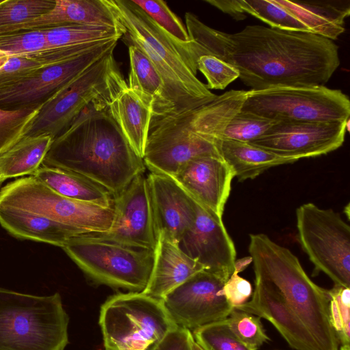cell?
I'll use <instances>...</instances> for the list:
<instances>
[{
	"label": "cell",
	"mask_w": 350,
	"mask_h": 350,
	"mask_svg": "<svg viewBox=\"0 0 350 350\" xmlns=\"http://www.w3.org/2000/svg\"><path fill=\"white\" fill-rule=\"evenodd\" d=\"M185 23L189 37L185 53L191 67L196 69L198 57L214 55L234 67L250 90L325 85L340 63L334 41L312 33L247 25L228 33L189 12Z\"/></svg>",
	"instance_id": "cell-1"
},
{
	"label": "cell",
	"mask_w": 350,
	"mask_h": 350,
	"mask_svg": "<svg viewBox=\"0 0 350 350\" xmlns=\"http://www.w3.org/2000/svg\"><path fill=\"white\" fill-rule=\"evenodd\" d=\"M255 275L250 301L236 309L270 322L295 350H339L328 290L315 284L288 249L262 233L250 234Z\"/></svg>",
	"instance_id": "cell-2"
},
{
	"label": "cell",
	"mask_w": 350,
	"mask_h": 350,
	"mask_svg": "<svg viewBox=\"0 0 350 350\" xmlns=\"http://www.w3.org/2000/svg\"><path fill=\"white\" fill-rule=\"evenodd\" d=\"M42 165L83 175L113 197L146 169L111 117L108 105L99 102L88 105L53 139Z\"/></svg>",
	"instance_id": "cell-3"
},
{
	"label": "cell",
	"mask_w": 350,
	"mask_h": 350,
	"mask_svg": "<svg viewBox=\"0 0 350 350\" xmlns=\"http://www.w3.org/2000/svg\"><path fill=\"white\" fill-rule=\"evenodd\" d=\"M124 27L123 38L151 61L163 81L174 115L196 109L215 100L181 55L176 42L131 0H107Z\"/></svg>",
	"instance_id": "cell-4"
},
{
	"label": "cell",
	"mask_w": 350,
	"mask_h": 350,
	"mask_svg": "<svg viewBox=\"0 0 350 350\" xmlns=\"http://www.w3.org/2000/svg\"><path fill=\"white\" fill-rule=\"evenodd\" d=\"M225 126L220 118L200 109L152 120L143 157L146 167L172 177L193 158L221 157Z\"/></svg>",
	"instance_id": "cell-5"
},
{
	"label": "cell",
	"mask_w": 350,
	"mask_h": 350,
	"mask_svg": "<svg viewBox=\"0 0 350 350\" xmlns=\"http://www.w3.org/2000/svg\"><path fill=\"white\" fill-rule=\"evenodd\" d=\"M68 323L59 293L37 296L0 288V349L64 350Z\"/></svg>",
	"instance_id": "cell-6"
},
{
	"label": "cell",
	"mask_w": 350,
	"mask_h": 350,
	"mask_svg": "<svg viewBox=\"0 0 350 350\" xmlns=\"http://www.w3.org/2000/svg\"><path fill=\"white\" fill-rule=\"evenodd\" d=\"M99 325L105 350H152L178 327L162 299L133 291L109 297L100 307Z\"/></svg>",
	"instance_id": "cell-7"
},
{
	"label": "cell",
	"mask_w": 350,
	"mask_h": 350,
	"mask_svg": "<svg viewBox=\"0 0 350 350\" xmlns=\"http://www.w3.org/2000/svg\"><path fill=\"white\" fill-rule=\"evenodd\" d=\"M113 51L96 61L46 102L27 126L23 137L48 135L53 139L92 103L109 105L116 94L127 86Z\"/></svg>",
	"instance_id": "cell-8"
},
{
	"label": "cell",
	"mask_w": 350,
	"mask_h": 350,
	"mask_svg": "<svg viewBox=\"0 0 350 350\" xmlns=\"http://www.w3.org/2000/svg\"><path fill=\"white\" fill-rule=\"evenodd\" d=\"M62 248L95 283L133 292H142L148 283L154 250L87 239L79 234Z\"/></svg>",
	"instance_id": "cell-9"
},
{
	"label": "cell",
	"mask_w": 350,
	"mask_h": 350,
	"mask_svg": "<svg viewBox=\"0 0 350 350\" xmlns=\"http://www.w3.org/2000/svg\"><path fill=\"white\" fill-rule=\"evenodd\" d=\"M241 110L275 121H347L350 102L341 90L325 85L278 87L247 91Z\"/></svg>",
	"instance_id": "cell-10"
},
{
	"label": "cell",
	"mask_w": 350,
	"mask_h": 350,
	"mask_svg": "<svg viewBox=\"0 0 350 350\" xmlns=\"http://www.w3.org/2000/svg\"><path fill=\"white\" fill-rule=\"evenodd\" d=\"M297 236L314 266L334 284L350 288V227L332 209L306 203L296 210Z\"/></svg>",
	"instance_id": "cell-11"
},
{
	"label": "cell",
	"mask_w": 350,
	"mask_h": 350,
	"mask_svg": "<svg viewBox=\"0 0 350 350\" xmlns=\"http://www.w3.org/2000/svg\"><path fill=\"white\" fill-rule=\"evenodd\" d=\"M0 206L27 211L87 232L109 230L114 217L113 207L62 196L32 176L18 178L2 187Z\"/></svg>",
	"instance_id": "cell-12"
},
{
	"label": "cell",
	"mask_w": 350,
	"mask_h": 350,
	"mask_svg": "<svg viewBox=\"0 0 350 350\" xmlns=\"http://www.w3.org/2000/svg\"><path fill=\"white\" fill-rule=\"evenodd\" d=\"M119 39L100 41L81 55L44 66L16 83L0 90V109L40 108L88 67L113 51Z\"/></svg>",
	"instance_id": "cell-13"
},
{
	"label": "cell",
	"mask_w": 350,
	"mask_h": 350,
	"mask_svg": "<svg viewBox=\"0 0 350 350\" xmlns=\"http://www.w3.org/2000/svg\"><path fill=\"white\" fill-rule=\"evenodd\" d=\"M114 217L109 230L88 232L79 237L131 247L154 250L158 235L144 173L137 176L113 201Z\"/></svg>",
	"instance_id": "cell-14"
},
{
	"label": "cell",
	"mask_w": 350,
	"mask_h": 350,
	"mask_svg": "<svg viewBox=\"0 0 350 350\" xmlns=\"http://www.w3.org/2000/svg\"><path fill=\"white\" fill-rule=\"evenodd\" d=\"M347 121H278L249 142L278 155L300 159L326 154L340 148L348 131Z\"/></svg>",
	"instance_id": "cell-15"
},
{
	"label": "cell",
	"mask_w": 350,
	"mask_h": 350,
	"mask_svg": "<svg viewBox=\"0 0 350 350\" xmlns=\"http://www.w3.org/2000/svg\"><path fill=\"white\" fill-rule=\"evenodd\" d=\"M225 282L203 270L189 278L162 301L176 325L192 332L228 317L234 308L221 293Z\"/></svg>",
	"instance_id": "cell-16"
},
{
	"label": "cell",
	"mask_w": 350,
	"mask_h": 350,
	"mask_svg": "<svg viewBox=\"0 0 350 350\" xmlns=\"http://www.w3.org/2000/svg\"><path fill=\"white\" fill-rule=\"evenodd\" d=\"M178 244L204 271L225 282L234 269L237 252L222 219L211 215L197 203L195 220Z\"/></svg>",
	"instance_id": "cell-17"
},
{
	"label": "cell",
	"mask_w": 350,
	"mask_h": 350,
	"mask_svg": "<svg viewBox=\"0 0 350 350\" xmlns=\"http://www.w3.org/2000/svg\"><path fill=\"white\" fill-rule=\"evenodd\" d=\"M234 177L230 165L215 156L193 158L172 176L197 204L219 219Z\"/></svg>",
	"instance_id": "cell-18"
},
{
	"label": "cell",
	"mask_w": 350,
	"mask_h": 350,
	"mask_svg": "<svg viewBox=\"0 0 350 350\" xmlns=\"http://www.w3.org/2000/svg\"><path fill=\"white\" fill-rule=\"evenodd\" d=\"M146 178L157 235L178 243L195 220L196 202L169 176L150 172Z\"/></svg>",
	"instance_id": "cell-19"
},
{
	"label": "cell",
	"mask_w": 350,
	"mask_h": 350,
	"mask_svg": "<svg viewBox=\"0 0 350 350\" xmlns=\"http://www.w3.org/2000/svg\"><path fill=\"white\" fill-rule=\"evenodd\" d=\"M72 25L109 27L126 31L107 0H55L51 11L12 31L44 30Z\"/></svg>",
	"instance_id": "cell-20"
},
{
	"label": "cell",
	"mask_w": 350,
	"mask_h": 350,
	"mask_svg": "<svg viewBox=\"0 0 350 350\" xmlns=\"http://www.w3.org/2000/svg\"><path fill=\"white\" fill-rule=\"evenodd\" d=\"M204 268L189 257L179 244L164 233L158 236L154 263L148 283L142 291L151 297L163 299Z\"/></svg>",
	"instance_id": "cell-21"
},
{
	"label": "cell",
	"mask_w": 350,
	"mask_h": 350,
	"mask_svg": "<svg viewBox=\"0 0 350 350\" xmlns=\"http://www.w3.org/2000/svg\"><path fill=\"white\" fill-rule=\"evenodd\" d=\"M0 224L12 236L62 247L73 237L88 232L27 211L0 206Z\"/></svg>",
	"instance_id": "cell-22"
},
{
	"label": "cell",
	"mask_w": 350,
	"mask_h": 350,
	"mask_svg": "<svg viewBox=\"0 0 350 350\" xmlns=\"http://www.w3.org/2000/svg\"><path fill=\"white\" fill-rule=\"evenodd\" d=\"M129 53L128 88L150 109L152 120L174 115L172 104L157 69L137 46L129 44Z\"/></svg>",
	"instance_id": "cell-23"
},
{
	"label": "cell",
	"mask_w": 350,
	"mask_h": 350,
	"mask_svg": "<svg viewBox=\"0 0 350 350\" xmlns=\"http://www.w3.org/2000/svg\"><path fill=\"white\" fill-rule=\"evenodd\" d=\"M277 3L294 15L310 33L334 40L345 31L349 1H286Z\"/></svg>",
	"instance_id": "cell-24"
},
{
	"label": "cell",
	"mask_w": 350,
	"mask_h": 350,
	"mask_svg": "<svg viewBox=\"0 0 350 350\" xmlns=\"http://www.w3.org/2000/svg\"><path fill=\"white\" fill-rule=\"evenodd\" d=\"M108 109L132 148L143 159L152 118L150 109L127 85L116 94Z\"/></svg>",
	"instance_id": "cell-25"
},
{
	"label": "cell",
	"mask_w": 350,
	"mask_h": 350,
	"mask_svg": "<svg viewBox=\"0 0 350 350\" xmlns=\"http://www.w3.org/2000/svg\"><path fill=\"white\" fill-rule=\"evenodd\" d=\"M31 176L62 196L102 207H113L112 193L80 174L42 165Z\"/></svg>",
	"instance_id": "cell-26"
},
{
	"label": "cell",
	"mask_w": 350,
	"mask_h": 350,
	"mask_svg": "<svg viewBox=\"0 0 350 350\" xmlns=\"http://www.w3.org/2000/svg\"><path fill=\"white\" fill-rule=\"evenodd\" d=\"M219 150L221 157L230 165L239 181L253 179L272 167L297 161L249 142L222 139L219 142Z\"/></svg>",
	"instance_id": "cell-27"
},
{
	"label": "cell",
	"mask_w": 350,
	"mask_h": 350,
	"mask_svg": "<svg viewBox=\"0 0 350 350\" xmlns=\"http://www.w3.org/2000/svg\"><path fill=\"white\" fill-rule=\"evenodd\" d=\"M52 141L48 135L23 137L0 154V184L8 178L31 176L42 165Z\"/></svg>",
	"instance_id": "cell-28"
},
{
	"label": "cell",
	"mask_w": 350,
	"mask_h": 350,
	"mask_svg": "<svg viewBox=\"0 0 350 350\" xmlns=\"http://www.w3.org/2000/svg\"><path fill=\"white\" fill-rule=\"evenodd\" d=\"M240 8L270 27L284 31L308 32L310 30L276 0H237Z\"/></svg>",
	"instance_id": "cell-29"
},
{
	"label": "cell",
	"mask_w": 350,
	"mask_h": 350,
	"mask_svg": "<svg viewBox=\"0 0 350 350\" xmlns=\"http://www.w3.org/2000/svg\"><path fill=\"white\" fill-rule=\"evenodd\" d=\"M55 4V0L0 1V33L36 19L51 11Z\"/></svg>",
	"instance_id": "cell-30"
},
{
	"label": "cell",
	"mask_w": 350,
	"mask_h": 350,
	"mask_svg": "<svg viewBox=\"0 0 350 350\" xmlns=\"http://www.w3.org/2000/svg\"><path fill=\"white\" fill-rule=\"evenodd\" d=\"M191 334L203 350H257L243 343L232 334L226 319L198 327Z\"/></svg>",
	"instance_id": "cell-31"
},
{
	"label": "cell",
	"mask_w": 350,
	"mask_h": 350,
	"mask_svg": "<svg viewBox=\"0 0 350 350\" xmlns=\"http://www.w3.org/2000/svg\"><path fill=\"white\" fill-rule=\"evenodd\" d=\"M139 7L177 44L178 48L189 42V37L180 18L163 0H131Z\"/></svg>",
	"instance_id": "cell-32"
},
{
	"label": "cell",
	"mask_w": 350,
	"mask_h": 350,
	"mask_svg": "<svg viewBox=\"0 0 350 350\" xmlns=\"http://www.w3.org/2000/svg\"><path fill=\"white\" fill-rule=\"evenodd\" d=\"M277 122L240 110L225 127L221 139L250 142L263 135Z\"/></svg>",
	"instance_id": "cell-33"
},
{
	"label": "cell",
	"mask_w": 350,
	"mask_h": 350,
	"mask_svg": "<svg viewBox=\"0 0 350 350\" xmlns=\"http://www.w3.org/2000/svg\"><path fill=\"white\" fill-rule=\"evenodd\" d=\"M329 319L340 345H350V288L334 284L328 290Z\"/></svg>",
	"instance_id": "cell-34"
},
{
	"label": "cell",
	"mask_w": 350,
	"mask_h": 350,
	"mask_svg": "<svg viewBox=\"0 0 350 350\" xmlns=\"http://www.w3.org/2000/svg\"><path fill=\"white\" fill-rule=\"evenodd\" d=\"M259 317L234 308L226 319L232 334L243 343L258 349L270 338Z\"/></svg>",
	"instance_id": "cell-35"
},
{
	"label": "cell",
	"mask_w": 350,
	"mask_h": 350,
	"mask_svg": "<svg viewBox=\"0 0 350 350\" xmlns=\"http://www.w3.org/2000/svg\"><path fill=\"white\" fill-rule=\"evenodd\" d=\"M47 48L44 30H17L0 33V51L11 56L25 55Z\"/></svg>",
	"instance_id": "cell-36"
},
{
	"label": "cell",
	"mask_w": 350,
	"mask_h": 350,
	"mask_svg": "<svg viewBox=\"0 0 350 350\" xmlns=\"http://www.w3.org/2000/svg\"><path fill=\"white\" fill-rule=\"evenodd\" d=\"M39 109H0V154L11 148L23 137L27 126L36 116Z\"/></svg>",
	"instance_id": "cell-37"
},
{
	"label": "cell",
	"mask_w": 350,
	"mask_h": 350,
	"mask_svg": "<svg viewBox=\"0 0 350 350\" xmlns=\"http://www.w3.org/2000/svg\"><path fill=\"white\" fill-rule=\"evenodd\" d=\"M196 67L205 77L208 90H224L239 76L234 67L211 55L198 57Z\"/></svg>",
	"instance_id": "cell-38"
},
{
	"label": "cell",
	"mask_w": 350,
	"mask_h": 350,
	"mask_svg": "<svg viewBox=\"0 0 350 350\" xmlns=\"http://www.w3.org/2000/svg\"><path fill=\"white\" fill-rule=\"evenodd\" d=\"M46 66L29 55L11 56L0 66V90L12 85Z\"/></svg>",
	"instance_id": "cell-39"
},
{
	"label": "cell",
	"mask_w": 350,
	"mask_h": 350,
	"mask_svg": "<svg viewBox=\"0 0 350 350\" xmlns=\"http://www.w3.org/2000/svg\"><path fill=\"white\" fill-rule=\"evenodd\" d=\"M239 273L234 269L221 290V295L233 308L241 306L249 301L253 293L251 283L241 277Z\"/></svg>",
	"instance_id": "cell-40"
},
{
	"label": "cell",
	"mask_w": 350,
	"mask_h": 350,
	"mask_svg": "<svg viewBox=\"0 0 350 350\" xmlns=\"http://www.w3.org/2000/svg\"><path fill=\"white\" fill-rule=\"evenodd\" d=\"M191 332L178 327L170 332L152 350H191L190 340Z\"/></svg>",
	"instance_id": "cell-41"
},
{
	"label": "cell",
	"mask_w": 350,
	"mask_h": 350,
	"mask_svg": "<svg viewBox=\"0 0 350 350\" xmlns=\"http://www.w3.org/2000/svg\"><path fill=\"white\" fill-rule=\"evenodd\" d=\"M205 2L229 14L237 21H241L247 17V14L240 8L237 0H206Z\"/></svg>",
	"instance_id": "cell-42"
},
{
	"label": "cell",
	"mask_w": 350,
	"mask_h": 350,
	"mask_svg": "<svg viewBox=\"0 0 350 350\" xmlns=\"http://www.w3.org/2000/svg\"><path fill=\"white\" fill-rule=\"evenodd\" d=\"M252 262V259L250 256L237 259L234 262V269L239 273L243 271Z\"/></svg>",
	"instance_id": "cell-43"
},
{
	"label": "cell",
	"mask_w": 350,
	"mask_h": 350,
	"mask_svg": "<svg viewBox=\"0 0 350 350\" xmlns=\"http://www.w3.org/2000/svg\"><path fill=\"white\" fill-rule=\"evenodd\" d=\"M190 345L191 350H203L194 340L193 336H191L190 340Z\"/></svg>",
	"instance_id": "cell-44"
},
{
	"label": "cell",
	"mask_w": 350,
	"mask_h": 350,
	"mask_svg": "<svg viewBox=\"0 0 350 350\" xmlns=\"http://www.w3.org/2000/svg\"><path fill=\"white\" fill-rule=\"evenodd\" d=\"M339 350H350V345H340Z\"/></svg>",
	"instance_id": "cell-45"
},
{
	"label": "cell",
	"mask_w": 350,
	"mask_h": 350,
	"mask_svg": "<svg viewBox=\"0 0 350 350\" xmlns=\"http://www.w3.org/2000/svg\"><path fill=\"white\" fill-rule=\"evenodd\" d=\"M345 212H347V217L349 218V204H348L346 207H345Z\"/></svg>",
	"instance_id": "cell-46"
},
{
	"label": "cell",
	"mask_w": 350,
	"mask_h": 350,
	"mask_svg": "<svg viewBox=\"0 0 350 350\" xmlns=\"http://www.w3.org/2000/svg\"><path fill=\"white\" fill-rule=\"evenodd\" d=\"M0 350H1V349H0Z\"/></svg>",
	"instance_id": "cell-47"
}]
</instances>
